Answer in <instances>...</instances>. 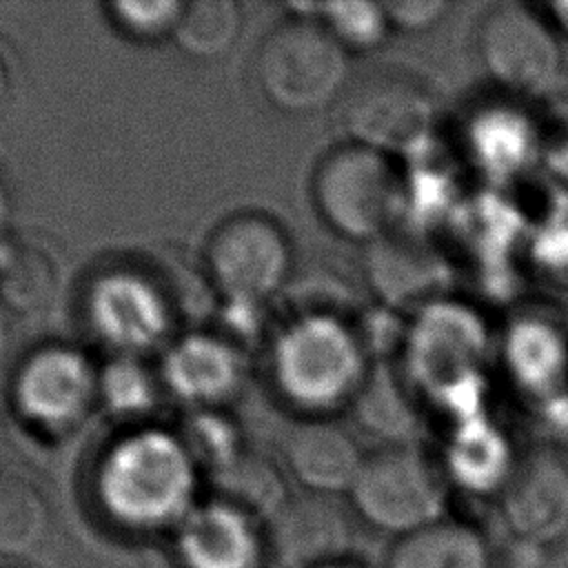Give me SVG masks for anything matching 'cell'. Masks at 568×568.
I'll list each match as a JSON object with an SVG mask.
<instances>
[{"label": "cell", "mask_w": 568, "mask_h": 568, "mask_svg": "<svg viewBox=\"0 0 568 568\" xmlns=\"http://www.w3.org/2000/svg\"><path fill=\"white\" fill-rule=\"evenodd\" d=\"M98 495L109 517L129 530H175L195 506V462L180 442L133 435L104 459Z\"/></svg>", "instance_id": "cell-1"}, {"label": "cell", "mask_w": 568, "mask_h": 568, "mask_svg": "<svg viewBox=\"0 0 568 568\" xmlns=\"http://www.w3.org/2000/svg\"><path fill=\"white\" fill-rule=\"evenodd\" d=\"M264 100L288 115L315 113L348 89V53L317 18H288L271 29L253 58Z\"/></svg>", "instance_id": "cell-2"}, {"label": "cell", "mask_w": 568, "mask_h": 568, "mask_svg": "<svg viewBox=\"0 0 568 568\" xmlns=\"http://www.w3.org/2000/svg\"><path fill=\"white\" fill-rule=\"evenodd\" d=\"M311 193L320 217L353 242L388 235L402 204V182L390 158L355 142L335 146L317 162Z\"/></svg>", "instance_id": "cell-3"}, {"label": "cell", "mask_w": 568, "mask_h": 568, "mask_svg": "<svg viewBox=\"0 0 568 568\" xmlns=\"http://www.w3.org/2000/svg\"><path fill=\"white\" fill-rule=\"evenodd\" d=\"M348 506L371 528L399 539L444 519L446 484L424 450L388 444L364 457Z\"/></svg>", "instance_id": "cell-4"}, {"label": "cell", "mask_w": 568, "mask_h": 568, "mask_svg": "<svg viewBox=\"0 0 568 568\" xmlns=\"http://www.w3.org/2000/svg\"><path fill=\"white\" fill-rule=\"evenodd\" d=\"M204 262L226 302L257 306L286 284L293 246L277 220L260 211H240L211 231Z\"/></svg>", "instance_id": "cell-5"}, {"label": "cell", "mask_w": 568, "mask_h": 568, "mask_svg": "<svg viewBox=\"0 0 568 568\" xmlns=\"http://www.w3.org/2000/svg\"><path fill=\"white\" fill-rule=\"evenodd\" d=\"M339 104V124L355 144L379 153L408 151L419 144L433 124L428 91L413 78L377 71L353 82Z\"/></svg>", "instance_id": "cell-6"}, {"label": "cell", "mask_w": 568, "mask_h": 568, "mask_svg": "<svg viewBox=\"0 0 568 568\" xmlns=\"http://www.w3.org/2000/svg\"><path fill=\"white\" fill-rule=\"evenodd\" d=\"M477 47L488 75L521 95L544 93L559 73L557 38L532 9L519 2L497 4L484 16Z\"/></svg>", "instance_id": "cell-7"}, {"label": "cell", "mask_w": 568, "mask_h": 568, "mask_svg": "<svg viewBox=\"0 0 568 568\" xmlns=\"http://www.w3.org/2000/svg\"><path fill=\"white\" fill-rule=\"evenodd\" d=\"M277 366L282 386L306 406H331L355 397L364 384L359 339L331 317L297 326L282 344Z\"/></svg>", "instance_id": "cell-8"}, {"label": "cell", "mask_w": 568, "mask_h": 568, "mask_svg": "<svg viewBox=\"0 0 568 568\" xmlns=\"http://www.w3.org/2000/svg\"><path fill=\"white\" fill-rule=\"evenodd\" d=\"M264 528L277 568H326L351 559V506L335 495H291Z\"/></svg>", "instance_id": "cell-9"}, {"label": "cell", "mask_w": 568, "mask_h": 568, "mask_svg": "<svg viewBox=\"0 0 568 568\" xmlns=\"http://www.w3.org/2000/svg\"><path fill=\"white\" fill-rule=\"evenodd\" d=\"M499 510L515 539L555 544L568 528V464L546 448L526 453L499 490Z\"/></svg>", "instance_id": "cell-10"}, {"label": "cell", "mask_w": 568, "mask_h": 568, "mask_svg": "<svg viewBox=\"0 0 568 568\" xmlns=\"http://www.w3.org/2000/svg\"><path fill=\"white\" fill-rule=\"evenodd\" d=\"M173 532L182 568H264L271 559L264 524L215 497L195 504Z\"/></svg>", "instance_id": "cell-11"}, {"label": "cell", "mask_w": 568, "mask_h": 568, "mask_svg": "<svg viewBox=\"0 0 568 568\" xmlns=\"http://www.w3.org/2000/svg\"><path fill=\"white\" fill-rule=\"evenodd\" d=\"M22 410L40 424L64 426L80 419L100 399V375L69 348L49 346L29 357L16 379Z\"/></svg>", "instance_id": "cell-12"}, {"label": "cell", "mask_w": 568, "mask_h": 568, "mask_svg": "<svg viewBox=\"0 0 568 568\" xmlns=\"http://www.w3.org/2000/svg\"><path fill=\"white\" fill-rule=\"evenodd\" d=\"M284 466L308 493L348 495L364 455L355 437L326 415H306L295 422L282 444Z\"/></svg>", "instance_id": "cell-13"}, {"label": "cell", "mask_w": 568, "mask_h": 568, "mask_svg": "<svg viewBox=\"0 0 568 568\" xmlns=\"http://www.w3.org/2000/svg\"><path fill=\"white\" fill-rule=\"evenodd\" d=\"M495 555L484 532L459 519L444 517L408 532L390 546L384 568H493Z\"/></svg>", "instance_id": "cell-14"}, {"label": "cell", "mask_w": 568, "mask_h": 568, "mask_svg": "<svg viewBox=\"0 0 568 568\" xmlns=\"http://www.w3.org/2000/svg\"><path fill=\"white\" fill-rule=\"evenodd\" d=\"M368 273L373 286L393 302L419 300L442 282L439 262L428 248L390 233L371 242Z\"/></svg>", "instance_id": "cell-15"}, {"label": "cell", "mask_w": 568, "mask_h": 568, "mask_svg": "<svg viewBox=\"0 0 568 568\" xmlns=\"http://www.w3.org/2000/svg\"><path fill=\"white\" fill-rule=\"evenodd\" d=\"M164 375L173 393L193 402L215 404L235 388L237 364L222 342L195 337L173 348Z\"/></svg>", "instance_id": "cell-16"}, {"label": "cell", "mask_w": 568, "mask_h": 568, "mask_svg": "<svg viewBox=\"0 0 568 568\" xmlns=\"http://www.w3.org/2000/svg\"><path fill=\"white\" fill-rule=\"evenodd\" d=\"M211 486L215 499L244 510L264 526L291 497L280 468L271 459L244 450L211 473Z\"/></svg>", "instance_id": "cell-17"}, {"label": "cell", "mask_w": 568, "mask_h": 568, "mask_svg": "<svg viewBox=\"0 0 568 568\" xmlns=\"http://www.w3.org/2000/svg\"><path fill=\"white\" fill-rule=\"evenodd\" d=\"M51 528L44 493L24 475L0 473V557L33 552Z\"/></svg>", "instance_id": "cell-18"}, {"label": "cell", "mask_w": 568, "mask_h": 568, "mask_svg": "<svg viewBox=\"0 0 568 568\" xmlns=\"http://www.w3.org/2000/svg\"><path fill=\"white\" fill-rule=\"evenodd\" d=\"M242 27L244 16L235 0L184 2L173 42L189 58L215 60L237 44Z\"/></svg>", "instance_id": "cell-19"}, {"label": "cell", "mask_w": 568, "mask_h": 568, "mask_svg": "<svg viewBox=\"0 0 568 568\" xmlns=\"http://www.w3.org/2000/svg\"><path fill=\"white\" fill-rule=\"evenodd\" d=\"M317 20L346 53L379 47L390 27L384 4L375 2H324L317 9Z\"/></svg>", "instance_id": "cell-20"}, {"label": "cell", "mask_w": 568, "mask_h": 568, "mask_svg": "<svg viewBox=\"0 0 568 568\" xmlns=\"http://www.w3.org/2000/svg\"><path fill=\"white\" fill-rule=\"evenodd\" d=\"M109 22L135 42L171 38L184 11L182 0H115L104 4Z\"/></svg>", "instance_id": "cell-21"}, {"label": "cell", "mask_w": 568, "mask_h": 568, "mask_svg": "<svg viewBox=\"0 0 568 568\" xmlns=\"http://www.w3.org/2000/svg\"><path fill=\"white\" fill-rule=\"evenodd\" d=\"M355 402L366 428L395 439V444H402L399 439H404L413 428V415L395 386V379H390L386 371H377L375 375L366 377L355 395Z\"/></svg>", "instance_id": "cell-22"}, {"label": "cell", "mask_w": 568, "mask_h": 568, "mask_svg": "<svg viewBox=\"0 0 568 568\" xmlns=\"http://www.w3.org/2000/svg\"><path fill=\"white\" fill-rule=\"evenodd\" d=\"M100 399H104L113 413L129 417L146 415L155 406L158 384L144 366L133 357H124L100 375Z\"/></svg>", "instance_id": "cell-23"}, {"label": "cell", "mask_w": 568, "mask_h": 568, "mask_svg": "<svg viewBox=\"0 0 568 568\" xmlns=\"http://www.w3.org/2000/svg\"><path fill=\"white\" fill-rule=\"evenodd\" d=\"M382 4L390 27H397L402 31H422L426 27H433L442 18V13L448 11V4L444 0H393Z\"/></svg>", "instance_id": "cell-24"}, {"label": "cell", "mask_w": 568, "mask_h": 568, "mask_svg": "<svg viewBox=\"0 0 568 568\" xmlns=\"http://www.w3.org/2000/svg\"><path fill=\"white\" fill-rule=\"evenodd\" d=\"M544 568H568V548H550Z\"/></svg>", "instance_id": "cell-25"}, {"label": "cell", "mask_w": 568, "mask_h": 568, "mask_svg": "<svg viewBox=\"0 0 568 568\" xmlns=\"http://www.w3.org/2000/svg\"><path fill=\"white\" fill-rule=\"evenodd\" d=\"M4 444H7V424H4V417H2V410H0V457L4 453Z\"/></svg>", "instance_id": "cell-26"}, {"label": "cell", "mask_w": 568, "mask_h": 568, "mask_svg": "<svg viewBox=\"0 0 568 568\" xmlns=\"http://www.w3.org/2000/svg\"><path fill=\"white\" fill-rule=\"evenodd\" d=\"M326 568H359V566H355V564L348 559V561H342V564H333V566H326Z\"/></svg>", "instance_id": "cell-27"}, {"label": "cell", "mask_w": 568, "mask_h": 568, "mask_svg": "<svg viewBox=\"0 0 568 568\" xmlns=\"http://www.w3.org/2000/svg\"><path fill=\"white\" fill-rule=\"evenodd\" d=\"M2 348H4V335H2V324H0V357H2Z\"/></svg>", "instance_id": "cell-28"}, {"label": "cell", "mask_w": 568, "mask_h": 568, "mask_svg": "<svg viewBox=\"0 0 568 568\" xmlns=\"http://www.w3.org/2000/svg\"><path fill=\"white\" fill-rule=\"evenodd\" d=\"M493 568H504V566H497V564H495V566H493Z\"/></svg>", "instance_id": "cell-29"}]
</instances>
